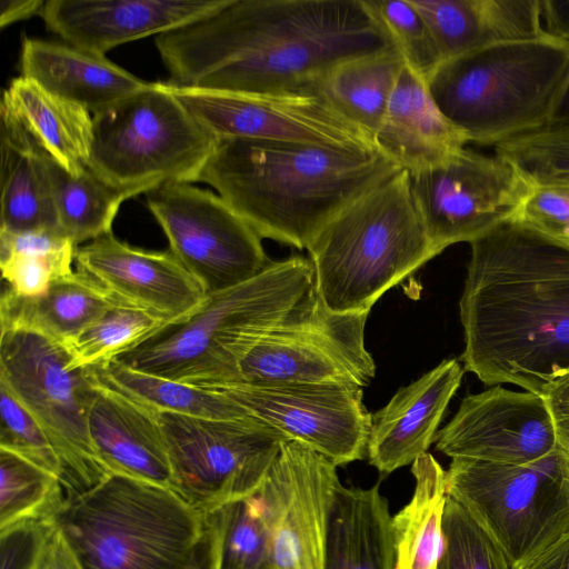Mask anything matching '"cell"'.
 <instances>
[{
    "label": "cell",
    "instance_id": "277c9868",
    "mask_svg": "<svg viewBox=\"0 0 569 569\" xmlns=\"http://www.w3.org/2000/svg\"><path fill=\"white\" fill-rule=\"evenodd\" d=\"M313 284L310 259L292 256L254 278L207 295L186 318L166 323L118 358L123 365L209 388L236 381L254 340L278 323Z\"/></svg>",
    "mask_w": 569,
    "mask_h": 569
},
{
    "label": "cell",
    "instance_id": "d590c367",
    "mask_svg": "<svg viewBox=\"0 0 569 569\" xmlns=\"http://www.w3.org/2000/svg\"><path fill=\"white\" fill-rule=\"evenodd\" d=\"M166 322L143 309L117 303L107 309L66 347L71 366L104 365L134 348Z\"/></svg>",
    "mask_w": 569,
    "mask_h": 569
},
{
    "label": "cell",
    "instance_id": "7bdbcfd3",
    "mask_svg": "<svg viewBox=\"0 0 569 569\" xmlns=\"http://www.w3.org/2000/svg\"><path fill=\"white\" fill-rule=\"evenodd\" d=\"M54 527V519H41L1 529V569H36Z\"/></svg>",
    "mask_w": 569,
    "mask_h": 569
},
{
    "label": "cell",
    "instance_id": "2e32d148",
    "mask_svg": "<svg viewBox=\"0 0 569 569\" xmlns=\"http://www.w3.org/2000/svg\"><path fill=\"white\" fill-rule=\"evenodd\" d=\"M252 418L321 453L337 467L361 460L372 415L362 388L335 383L254 386L231 383L209 387Z\"/></svg>",
    "mask_w": 569,
    "mask_h": 569
},
{
    "label": "cell",
    "instance_id": "ee69618b",
    "mask_svg": "<svg viewBox=\"0 0 569 569\" xmlns=\"http://www.w3.org/2000/svg\"><path fill=\"white\" fill-rule=\"evenodd\" d=\"M78 248L60 231L36 230L9 232L0 230V259L28 253H54Z\"/></svg>",
    "mask_w": 569,
    "mask_h": 569
},
{
    "label": "cell",
    "instance_id": "484cf974",
    "mask_svg": "<svg viewBox=\"0 0 569 569\" xmlns=\"http://www.w3.org/2000/svg\"><path fill=\"white\" fill-rule=\"evenodd\" d=\"M392 517L379 485L340 486L329 523L325 569H395Z\"/></svg>",
    "mask_w": 569,
    "mask_h": 569
},
{
    "label": "cell",
    "instance_id": "f546056e",
    "mask_svg": "<svg viewBox=\"0 0 569 569\" xmlns=\"http://www.w3.org/2000/svg\"><path fill=\"white\" fill-rule=\"evenodd\" d=\"M413 493L392 517L395 569H437L442 550L446 471L430 453L415 460Z\"/></svg>",
    "mask_w": 569,
    "mask_h": 569
},
{
    "label": "cell",
    "instance_id": "7a4b0ae2",
    "mask_svg": "<svg viewBox=\"0 0 569 569\" xmlns=\"http://www.w3.org/2000/svg\"><path fill=\"white\" fill-rule=\"evenodd\" d=\"M461 359L488 386L541 396L569 373V244L517 220L471 243Z\"/></svg>",
    "mask_w": 569,
    "mask_h": 569
},
{
    "label": "cell",
    "instance_id": "5b68a950",
    "mask_svg": "<svg viewBox=\"0 0 569 569\" xmlns=\"http://www.w3.org/2000/svg\"><path fill=\"white\" fill-rule=\"evenodd\" d=\"M307 250L317 293L339 313L370 311L387 290L439 254L405 169L343 208Z\"/></svg>",
    "mask_w": 569,
    "mask_h": 569
},
{
    "label": "cell",
    "instance_id": "52a82bcc",
    "mask_svg": "<svg viewBox=\"0 0 569 569\" xmlns=\"http://www.w3.org/2000/svg\"><path fill=\"white\" fill-rule=\"evenodd\" d=\"M54 521L84 569H184L206 530V513L171 488L117 473Z\"/></svg>",
    "mask_w": 569,
    "mask_h": 569
},
{
    "label": "cell",
    "instance_id": "b9f144b4",
    "mask_svg": "<svg viewBox=\"0 0 569 569\" xmlns=\"http://www.w3.org/2000/svg\"><path fill=\"white\" fill-rule=\"evenodd\" d=\"M513 220L569 244V184L531 186Z\"/></svg>",
    "mask_w": 569,
    "mask_h": 569
},
{
    "label": "cell",
    "instance_id": "681fc988",
    "mask_svg": "<svg viewBox=\"0 0 569 569\" xmlns=\"http://www.w3.org/2000/svg\"><path fill=\"white\" fill-rule=\"evenodd\" d=\"M184 569H217V539L207 515L204 533Z\"/></svg>",
    "mask_w": 569,
    "mask_h": 569
},
{
    "label": "cell",
    "instance_id": "bcb514c9",
    "mask_svg": "<svg viewBox=\"0 0 569 569\" xmlns=\"http://www.w3.org/2000/svg\"><path fill=\"white\" fill-rule=\"evenodd\" d=\"M36 569H84L57 525L43 547Z\"/></svg>",
    "mask_w": 569,
    "mask_h": 569
},
{
    "label": "cell",
    "instance_id": "30bf717a",
    "mask_svg": "<svg viewBox=\"0 0 569 569\" xmlns=\"http://www.w3.org/2000/svg\"><path fill=\"white\" fill-rule=\"evenodd\" d=\"M447 495L525 569L569 530V453L557 448L522 465L452 458Z\"/></svg>",
    "mask_w": 569,
    "mask_h": 569
},
{
    "label": "cell",
    "instance_id": "ffe728a7",
    "mask_svg": "<svg viewBox=\"0 0 569 569\" xmlns=\"http://www.w3.org/2000/svg\"><path fill=\"white\" fill-rule=\"evenodd\" d=\"M229 0H48L39 13L66 43L104 56L109 50L197 21Z\"/></svg>",
    "mask_w": 569,
    "mask_h": 569
},
{
    "label": "cell",
    "instance_id": "9a60e30c",
    "mask_svg": "<svg viewBox=\"0 0 569 569\" xmlns=\"http://www.w3.org/2000/svg\"><path fill=\"white\" fill-rule=\"evenodd\" d=\"M170 91L216 138H244L378 151L317 90L236 92L176 86Z\"/></svg>",
    "mask_w": 569,
    "mask_h": 569
},
{
    "label": "cell",
    "instance_id": "ac0fdd59",
    "mask_svg": "<svg viewBox=\"0 0 569 569\" xmlns=\"http://www.w3.org/2000/svg\"><path fill=\"white\" fill-rule=\"evenodd\" d=\"M435 441L437 449L451 458L510 465L539 460L558 448L542 396L501 387L465 397Z\"/></svg>",
    "mask_w": 569,
    "mask_h": 569
},
{
    "label": "cell",
    "instance_id": "8d00e7d4",
    "mask_svg": "<svg viewBox=\"0 0 569 569\" xmlns=\"http://www.w3.org/2000/svg\"><path fill=\"white\" fill-rule=\"evenodd\" d=\"M405 64L427 83L442 63L425 19L410 0H360Z\"/></svg>",
    "mask_w": 569,
    "mask_h": 569
},
{
    "label": "cell",
    "instance_id": "f1b7e54d",
    "mask_svg": "<svg viewBox=\"0 0 569 569\" xmlns=\"http://www.w3.org/2000/svg\"><path fill=\"white\" fill-rule=\"evenodd\" d=\"M403 67L400 54L389 47L340 62L320 80L316 90L375 143Z\"/></svg>",
    "mask_w": 569,
    "mask_h": 569
},
{
    "label": "cell",
    "instance_id": "ba28073f",
    "mask_svg": "<svg viewBox=\"0 0 569 569\" xmlns=\"http://www.w3.org/2000/svg\"><path fill=\"white\" fill-rule=\"evenodd\" d=\"M217 143L167 82H148L92 114L87 167L134 197L166 182H198Z\"/></svg>",
    "mask_w": 569,
    "mask_h": 569
},
{
    "label": "cell",
    "instance_id": "816d5d0a",
    "mask_svg": "<svg viewBox=\"0 0 569 569\" xmlns=\"http://www.w3.org/2000/svg\"><path fill=\"white\" fill-rule=\"evenodd\" d=\"M547 128L569 130V71L552 107Z\"/></svg>",
    "mask_w": 569,
    "mask_h": 569
},
{
    "label": "cell",
    "instance_id": "60d3db41",
    "mask_svg": "<svg viewBox=\"0 0 569 569\" xmlns=\"http://www.w3.org/2000/svg\"><path fill=\"white\" fill-rule=\"evenodd\" d=\"M77 248L54 253L14 254L0 259L2 278L17 296L33 298L44 293L51 283L73 272Z\"/></svg>",
    "mask_w": 569,
    "mask_h": 569
},
{
    "label": "cell",
    "instance_id": "3957f363",
    "mask_svg": "<svg viewBox=\"0 0 569 569\" xmlns=\"http://www.w3.org/2000/svg\"><path fill=\"white\" fill-rule=\"evenodd\" d=\"M402 170L381 152L222 138L198 182L263 239L307 249L343 208Z\"/></svg>",
    "mask_w": 569,
    "mask_h": 569
},
{
    "label": "cell",
    "instance_id": "f6af8a7d",
    "mask_svg": "<svg viewBox=\"0 0 569 569\" xmlns=\"http://www.w3.org/2000/svg\"><path fill=\"white\" fill-rule=\"evenodd\" d=\"M541 396L553 420L558 447L569 453V373L552 382Z\"/></svg>",
    "mask_w": 569,
    "mask_h": 569
},
{
    "label": "cell",
    "instance_id": "f35d334b",
    "mask_svg": "<svg viewBox=\"0 0 569 569\" xmlns=\"http://www.w3.org/2000/svg\"><path fill=\"white\" fill-rule=\"evenodd\" d=\"M530 186L569 184V130L543 128L495 146Z\"/></svg>",
    "mask_w": 569,
    "mask_h": 569
},
{
    "label": "cell",
    "instance_id": "1f68e13d",
    "mask_svg": "<svg viewBox=\"0 0 569 569\" xmlns=\"http://www.w3.org/2000/svg\"><path fill=\"white\" fill-rule=\"evenodd\" d=\"M98 380L159 411L212 419H242L241 409L222 393L130 368L117 359L92 367Z\"/></svg>",
    "mask_w": 569,
    "mask_h": 569
},
{
    "label": "cell",
    "instance_id": "44dd1931",
    "mask_svg": "<svg viewBox=\"0 0 569 569\" xmlns=\"http://www.w3.org/2000/svg\"><path fill=\"white\" fill-rule=\"evenodd\" d=\"M462 376L458 360L446 359L401 387L372 415L367 445L370 465L382 473H390L427 453Z\"/></svg>",
    "mask_w": 569,
    "mask_h": 569
},
{
    "label": "cell",
    "instance_id": "9c48e42d",
    "mask_svg": "<svg viewBox=\"0 0 569 569\" xmlns=\"http://www.w3.org/2000/svg\"><path fill=\"white\" fill-rule=\"evenodd\" d=\"M0 382L37 419L61 463L66 500L111 473L92 446L88 415L98 383L74 368L67 347L38 331L1 327Z\"/></svg>",
    "mask_w": 569,
    "mask_h": 569
},
{
    "label": "cell",
    "instance_id": "74e56055",
    "mask_svg": "<svg viewBox=\"0 0 569 569\" xmlns=\"http://www.w3.org/2000/svg\"><path fill=\"white\" fill-rule=\"evenodd\" d=\"M437 569L517 568L473 516L447 495L442 517V550Z\"/></svg>",
    "mask_w": 569,
    "mask_h": 569
},
{
    "label": "cell",
    "instance_id": "603a6c76",
    "mask_svg": "<svg viewBox=\"0 0 569 569\" xmlns=\"http://www.w3.org/2000/svg\"><path fill=\"white\" fill-rule=\"evenodd\" d=\"M467 142L428 83L405 64L375 136L377 150L411 173L440 164Z\"/></svg>",
    "mask_w": 569,
    "mask_h": 569
},
{
    "label": "cell",
    "instance_id": "4316f807",
    "mask_svg": "<svg viewBox=\"0 0 569 569\" xmlns=\"http://www.w3.org/2000/svg\"><path fill=\"white\" fill-rule=\"evenodd\" d=\"M121 303L88 273L78 270L54 280L41 296L24 298L4 289L1 327L38 331L64 346L110 307Z\"/></svg>",
    "mask_w": 569,
    "mask_h": 569
},
{
    "label": "cell",
    "instance_id": "d4e9b609",
    "mask_svg": "<svg viewBox=\"0 0 569 569\" xmlns=\"http://www.w3.org/2000/svg\"><path fill=\"white\" fill-rule=\"evenodd\" d=\"M0 142V230L61 232L51 193L46 152L2 100Z\"/></svg>",
    "mask_w": 569,
    "mask_h": 569
},
{
    "label": "cell",
    "instance_id": "83f0119b",
    "mask_svg": "<svg viewBox=\"0 0 569 569\" xmlns=\"http://www.w3.org/2000/svg\"><path fill=\"white\" fill-rule=\"evenodd\" d=\"M1 100L67 172L79 176L87 168L92 142V114L87 109L23 76L11 80Z\"/></svg>",
    "mask_w": 569,
    "mask_h": 569
},
{
    "label": "cell",
    "instance_id": "ab89813d",
    "mask_svg": "<svg viewBox=\"0 0 569 569\" xmlns=\"http://www.w3.org/2000/svg\"><path fill=\"white\" fill-rule=\"evenodd\" d=\"M0 448L14 452L61 481V463L37 419L0 382Z\"/></svg>",
    "mask_w": 569,
    "mask_h": 569
},
{
    "label": "cell",
    "instance_id": "5bb4252c",
    "mask_svg": "<svg viewBox=\"0 0 569 569\" xmlns=\"http://www.w3.org/2000/svg\"><path fill=\"white\" fill-rule=\"evenodd\" d=\"M409 174L416 207L438 253L513 220L531 189L500 156L466 147L438 166Z\"/></svg>",
    "mask_w": 569,
    "mask_h": 569
},
{
    "label": "cell",
    "instance_id": "4fadbf2b",
    "mask_svg": "<svg viewBox=\"0 0 569 569\" xmlns=\"http://www.w3.org/2000/svg\"><path fill=\"white\" fill-rule=\"evenodd\" d=\"M144 194L170 251L206 295L246 282L271 263L258 233L219 194L184 182Z\"/></svg>",
    "mask_w": 569,
    "mask_h": 569
},
{
    "label": "cell",
    "instance_id": "d6986e66",
    "mask_svg": "<svg viewBox=\"0 0 569 569\" xmlns=\"http://www.w3.org/2000/svg\"><path fill=\"white\" fill-rule=\"evenodd\" d=\"M78 270L99 282L117 301L143 309L166 323L193 312L207 295L169 251L131 247L112 232L76 250Z\"/></svg>",
    "mask_w": 569,
    "mask_h": 569
},
{
    "label": "cell",
    "instance_id": "c3c4849f",
    "mask_svg": "<svg viewBox=\"0 0 569 569\" xmlns=\"http://www.w3.org/2000/svg\"><path fill=\"white\" fill-rule=\"evenodd\" d=\"M525 569H569V530Z\"/></svg>",
    "mask_w": 569,
    "mask_h": 569
},
{
    "label": "cell",
    "instance_id": "7dc6e473",
    "mask_svg": "<svg viewBox=\"0 0 569 569\" xmlns=\"http://www.w3.org/2000/svg\"><path fill=\"white\" fill-rule=\"evenodd\" d=\"M541 19L546 33L569 43V0H541Z\"/></svg>",
    "mask_w": 569,
    "mask_h": 569
},
{
    "label": "cell",
    "instance_id": "cb8c5ba5",
    "mask_svg": "<svg viewBox=\"0 0 569 569\" xmlns=\"http://www.w3.org/2000/svg\"><path fill=\"white\" fill-rule=\"evenodd\" d=\"M20 67L21 76L91 114L148 84L106 56L68 43L27 37L21 43Z\"/></svg>",
    "mask_w": 569,
    "mask_h": 569
},
{
    "label": "cell",
    "instance_id": "7402d4cb",
    "mask_svg": "<svg viewBox=\"0 0 569 569\" xmlns=\"http://www.w3.org/2000/svg\"><path fill=\"white\" fill-rule=\"evenodd\" d=\"M88 428L96 453L111 475L171 488L169 455L153 410L98 380Z\"/></svg>",
    "mask_w": 569,
    "mask_h": 569
},
{
    "label": "cell",
    "instance_id": "8fae6325",
    "mask_svg": "<svg viewBox=\"0 0 569 569\" xmlns=\"http://www.w3.org/2000/svg\"><path fill=\"white\" fill-rule=\"evenodd\" d=\"M369 312H333L312 284L278 323L254 340L238 363L233 383L367 387L376 373L365 347Z\"/></svg>",
    "mask_w": 569,
    "mask_h": 569
},
{
    "label": "cell",
    "instance_id": "6da1fadb",
    "mask_svg": "<svg viewBox=\"0 0 569 569\" xmlns=\"http://www.w3.org/2000/svg\"><path fill=\"white\" fill-rule=\"evenodd\" d=\"M176 86L316 90L337 64L391 47L360 0H229L154 39Z\"/></svg>",
    "mask_w": 569,
    "mask_h": 569
},
{
    "label": "cell",
    "instance_id": "8992f818",
    "mask_svg": "<svg viewBox=\"0 0 569 569\" xmlns=\"http://www.w3.org/2000/svg\"><path fill=\"white\" fill-rule=\"evenodd\" d=\"M569 71V43L546 33L497 42L441 63L428 81L443 116L478 144L547 128Z\"/></svg>",
    "mask_w": 569,
    "mask_h": 569
},
{
    "label": "cell",
    "instance_id": "f907efd6",
    "mask_svg": "<svg viewBox=\"0 0 569 569\" xmlns=\"http://www.w3.org/2000/svg\"><path fill=\"white\" fill-rule=\"evenodd\" d=\"M44 1L42 0H1L0 27L4 28L16 21L28 19L40 13Z\"/></svg>",
    "mask_w": 569,
    "mask_h": 569
},
{
    "label": "cell",
    "instance_id": "e0dca14e",
    "mask_svg": "<svg viewBox=\"0 0 569 569\" xmlns=\"http://www.w3.org/2000/svg\"><path fill=\"white\" fill-rule=\"evenodd\" d=\"M341 486L337 466L286 441L260 487L272 535L273 569H325L330 517Z\"/></svg>",
    "mask_w": 569,
    "mask_h": 569
},
{
    "label": "cell",
    "instance_id": "7c38bea8",
    "mask_svg": "<svg viewBox=\"0 0 569 569\" xmlns=\"http://www.w3.org/2000/svg\"><path fill=\"white\" fill-rule=\"evenodd\" d=\"M154 412L171 465V489L203 513L256 493L290 440L252 418Z\"/></svg>",
    "mask_w": 569,
    "mask_h": 569
},
{
    "label": "cell",
    "instance_id": "d6a6232c",
    "mask_svg": "<svg viewBox=\"0 0 569 569\" xmlns=\"http://www.w3.org/2000/svg\"><path fill=\"white\" fill-rule=\"evenodd\" d=\"M429 27L442 62L508 42L500 0H410Z\"/></svg>",
    "mask_w": 569,
    "mask_h": 569
},
{
    "label": "cell",
    "instance_id": "836d02e7",
    "mask_svg": "<svg viewBox=\"0 0 569 569\" xmlns=\"http://www.w3.org/2000/svg\"><path fill=\"white\" fill-rule=\"evenodd\" d=\"M217 539V569H273L272 535L263 493L206 513Z\"/></svg>",
    "mask_w": 569,
    "mask_h": 569
},
{
    "label": "cell",
    "instance_id": "4dcf8cb0",
    "mask_svg": "<svg viewBox=\"0 0 569 569\" xmlns=\"http://www.w3.org/2000/svg\"><path fill=\"white\" fill-rule=\"evenodd\" d=\"M58 224L76 247L111 232L120 204L133 197L88 167L72 176L46 153Z\"/></svg>",
    "mask_w": 569,
    "mask_h": 569
},
{
    "label": "cell",
    "instance_id": "e575fe53",
    "mask_svg": "<svg viewBox=\"0 0 569 569\" xmlns=\"http://www.w3.org/2000/svg\"><path fill=\"white\" fill-rule=\"evenodd\" d=\"M64 502L56 475L0 448V530L24 521L54 519Z\"/></svg>",
    "mask_w": 569,
    "mask_h": 569
}]
</instances>
